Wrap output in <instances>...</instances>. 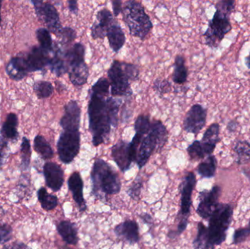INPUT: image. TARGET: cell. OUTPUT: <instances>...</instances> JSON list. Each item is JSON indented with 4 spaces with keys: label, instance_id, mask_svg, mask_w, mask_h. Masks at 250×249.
<instances>
[{
    "label": "cell",
    "instance_id": "1",
    "mask_svg": "<svg viewBox=\"0 0 250 249\" xmlns=\"http://www.w3.org/2000/svg\"><path fill=\"white\" fill-rule=\"evenodd\" d=\"M109 89V80L101 77L89 90V130L95 147L105 143L109 137L111 127L118 125L121 101L108 96Z\"/></svg>",
    "mask_w": 250,
    "mask_h": 249
},
{
    "label": "cell",
    "instance_id": "2",
    "mask_svg": "<svg viewBox=\"0 0 250 249\" xmlns=\"http://www.w3.org/2000/svg\"><path fill=\"white\" fill-rule=\"evenodd\" d=\"M235 7L236 1L233 0H221L216 4L215 13L204 34L205 44L209 48H218L226 35L231 31L230 16Z\"/></svg>",
    "mask_w": 250,
    "mask_h": 249
},
{
    "label": "cell",
    "instance_id": "3",
    "mask_svg": "<svg viewBox=\"0 0 250 249\" xmlns=\"http://www.w3.org/2000/svg\"><path fill=\"white\" fill-rule=\"evenodd\" d=\"M92 195L102 199L120 192V175L110 164L102 159H95L90 174Z\"/></svg>",
    "mask_w": 250,
    "mask_h": 249
},
{
    "label": "cell",
    "instance_id": "4",
    "mask_svg": "<svg viewBox=\"0 0 250 249\" xmlns=\"http://www.w3.org/2000/svg\"><path fill=\"white\" fill-rule=\"evenodd\" d=\"M168 139V132L166 126L158 120L151 122L148 133L143 137L138 148L135 163L139 169L144 168L151 155L164 147Z\"/></svg>",
    "mask_w": 250,
    "mask_h": 249
},
{
    "label": "cell",
    "instance_id": "5",
    "mask_svg": "<svg viewBox=\"0 0 250 249\" xmlns=\"http://www.w3.org/2000/svg\"><path fill=\"white\" fill-rule=\"evenodd\" d=\"M122 13L129 34L144 40L152 29L153 24L142 4L134 0L126 1Z\"/></svg>",
    "mask_w": 250,
    "mask_h": 249
},
{
    "label": "cell",
    "instance_id": "6",
    "mask_svg": "<svg viewBox=\"0 0 250 249\" xmlns=\"http://www.w3.org/2000/svg\"><path fill=\"white\" fill-rule=\"evenodd\" d=\"M233 207L227 203H219L209 218L208 237L210 242L215 246L221 245L227 237V231L233 219Z\"/></svg>",
    "mask_w": 250,
    "mask_h": 249
},
{
    "label": "cell",
    "instance_id": "7",
    "mask_svg": "<svg viewBox=\"0 0 250 249\" xmlns=\"http://www.w3.org/2000/svg\"><path fill=\"white\" fill-rule=\"evenodd\" d=\"M69 79L73 86L79 87L87 83L89 76V67L85 62V47L80 42L75 43L64 53Z\"/></svg>",
    "mask_w": 250,
    "mask_h": 249
},
{
    "label": "cell",
    "instance_id": "8",
    "mask_svg": "<svg viewBox=\"0 0 250 249\" xmlns=\"http://www.w3.org/2000/svg\"><path fill=\"white\" fill-rule=\"evenodd\" d=\"M57 146L60 161L66 165L71 163L80 152V131L63 130L59 137Z\"/></svg>",
    "mask_w": 250,
    "mask_h": 249
},
{
    "label": "cell",
    "instance_id": "9",
    "mask_svg": "<svg viewBox=\"0 0 250 249\" xmlns=\"http://www.w3.org/2000/svg\"><path fill=\"white\" fill-rule=\"evenodd\" d=\"M111 95L113 96H129L132 95L130 79L125 72L123 61L114 60L108 71Z\"/></svg>",
    "mask_w": 250,
    "mask_h": 249
},
{
    "label": "cell",
    "instance_id": "10",
    "mask_svg": "<svg viewBox=\"0 0 250 249\" xmlns=\"http://www.w3.org/2000/svg\"><path fill=\"white\" fill-rule=\"evenodd\" d=\"M35 13L39 20L46 26L47 29L54 35H60L62 29L60 15L57 9L51 3L42 1H32Z\"/></svg>",
    "mask_w": 250,
    "mask_h": 249
},
{
    "label": "cell",
    "instance_id": "11",
    "mask_svg": "<svg viewBox=\"0 0 250 249\" xmlns=\"http://www.w3.org/2000/svg\"><path fill=\"white\" fill-rule=\"evenodd\" d=\"M207 118V110L200 104H195L188 111L184 118V130L197 135L205 127Z\"/></svg>",
    "mask_w": 250,
    "mask_h": 249
},
{
    "label": "cell",
    "instance_id": "12",
    "mask_svg": "<svg viewBox=\"0 0 250 249\" xmlns=\"http://www.w3.org/2000/svg\"><path fill=\"white\" fill-rule=\"evenodd\" d=\"M222 190L220 186H214L211 190H205L199 194V204L197 208V213L202 219H209L216 208L218 206L219 198Z\"/></svg>",
    "mask_w": 250,
    "mask_h": 249
},
{
    "label": "cell",
    "instance_id": "13",
    "mask_svg": "<svg viewBox=\"0 0 250 249\" xmlns=\"http://www.w3.org/2000/svg\"><path fill=\"white\" fill-rule=\"evenodd\" d=\"M111 156L122 172L129 171L132 162H135L136 156L131 149L129 142L120 140L111 148Z\"/></svg>",
    "mask_w": 250,
    "mask_h": 249
},
{
    "label": "cell",
    "instance_id": "14",
    "mask_svg": "<svg viewBox=\"0 0 250 249\" xmlns=\"http://www.w3.org/2000/svg\"><path fill=\"white\" fill-rule=\"evenodd\" d=\"M196 185V177L192 172H188L183 179L181 190V211L182 217H189L192 206V195Z\"/></svg>",
    "mask_w": 250,
    "mask_h": 249
},
{
    "label": "cell",
    "instance_id": "15",
    "mask_svg": "<svg viewBox=\"0 0 250 249\" xmlns=\"http://www.w3.org/2000/svg\"><path fill=\"white\" fill-rule=\"evenodd\" d=\"M96 20L91 26L92 39H104L106 37L108 28L114 23L115 19L108 9H101L97 13Z\"/></svg>",
    "mask_w": 250,
    "mask_h": 249
},
{
    "label": "cell",
    "instance_id": "16",
    "mask_svg": "<svg viewBox=\"0 0 250 249\" xmlns=\"http://www.w3.org/2000/svg\"><path fill=\"white\" fill-rule=\"evenodd\" d=\"M80 106L77 101L70 100L64 106V114L60 119L63 130H79L81 122Z\"/></svg>",
    "mask_w": 250,
    "mask_h": 249
},
{
    "label": "cell",
    "instance_id": "17",
    "mask_svg": "<svg viewBox=\"0 0 250 249\" xmlns=\"http://www.w3.org/2000/svg\"><path fill=\"white\" fill-rule=\"evenodd\" d=\"M43 175L45 184L52 191L59 192L64 184V171L55 162H48L44 165Z\"/></svg>",
    "mask_w": 250,
    "mask_h": 249
},
{
    "label": "cell",
    "instance_id": "18",
    "mask_svg": "<svg viewBox=\"0 0 250 249\" xmlns=\"http://www.w3.org/2000/svg\"><path fill=\"white\" fill-rule=\"evenodd\" d=\"M24 58L29 73L43 70L46 66H49L51 59L49 53L40 46H34Z\"/></svg>",
    "mask_w": 250,
    "mask_h": 249
},
{
    "label": "cell",
    "instance_id": "19",
    "mask_svg": "<svg viewBox=\"0 0 250 249\" xmlns=\"http://www.w3.org/2000/svg\"><path fill=\"white\" fill-rule=\"evenodd\" d=\"M67 185L69 190L71 192L73 200L79 207V211L81 213L86 211L87 206L83 197V181L80 172L77 171L73 172L68 178Z\"/></svg>",
    "mask_w": 250,
    "mask_h": 249
},
{
    "label": "cell",
    "instance_id": "20",
    "mask_svg": "<svg viewBox=\"0 0 250 249\" xmlns=\"http://www.w3.org/2000/svg\"><path fill=\"white\" fill-rule=\"evenodd\" d=\"M114 233L120 239L131 245L138 244L140 240L139 228L135 221L127 220L114 228Z\"/></svg>",
    "mask_w": 250,
    "mask_h": 249
},
{
    "label": "cell",
    "instance_id": "21",
    "mask_svg": "<svg viewBox=\"0 0 250 249\" xmlns=\"http://www.w3.org/2000/svg\"><path fill=\"white\" fill-rule=\"evenodd\" d=\"M7 76L14 80H21L24 78L28 73L27 64L24 57H16L12 58L5 67Z\"/></svg>",
    "mask_w": 250,
    "mask_h": 249
},
{
    "label": "cell",
    "instance_id": "22",
    "mask_svg": "<svg viewBox=\"0 0 250 249\" xmlns=\"http://www.w3.org/2000/svg\"><path fill=\"white\" fill-rule=\"evenodd\" d=\"M106 37L110 47L114 52L118 53L124 46L126 37L124 31L117 20L108 28Z\"/></svg>",
    "mask_w": 250,
    "mask_h": 249
},
{
    "label": "cell",
    "instance_id": "23",
    "mask_svg": "<svg viewBox=\"0 0 250 249\" xmlns=\"http://www.w3.org/2000/svg\"><path fill=\"white\" fill-rule=\"evenodd\" d=\"M53 54L54 56L51 57L49 64L50 70L57 77H61L63 75L68 73V67L64 57V53H63L61 48L55 44Z\"/></svg>",
    "mask_w": 250,
    "mask_h": 249
},
{
    "label": "cell",
    "instance_id": "24",
    "mask_svg": "<svg viewBox=\"0 0 250 249\" xmlns=\"http://www.w3.org/2000/svg\"><path fill=\"white\" fill-rule=\"evenodd\" d=\"M58 233L63 241L69 245H76L79 242L77 228L69 221H62L57 227Z\"/></svg>",
    "mask_w": 250,
    "mask_h": 249
},
{
    "label": "cell",
    "instance_id": "25",
    "mask_svg": "<svg viewBox=\"0 0 250 249\" xmlns=\"http://www.w3.org/2000/svg\"><path fill=\"white\" fill-rule=\"evenodd\" d=\"M18 116L14 113H10L7 115L5 121L3 123L1 127V137L5 140L16 141L19 137V132H18Z\"/></svg>",
    "mask_w": 250,
    "mask_h": 249
},
{
    "label": "cell",
    "instance_id": "26",
    "mask_svg": "<svg viewBox=\"0 0 250 249\" xmlns=\"http://www.w3.org/2000/svg\"><path fill=\"white\" fill-rule=\"evenodd\" d=\"M188 77V67L185 65V58L182 55H177L173 64V73L172 80L176 84H184Z\"/></svg>",
    "mask_w": 250,
    "mask_h": 249
},
{
    "label": "cell",
    "instance_id": "27",
    "mask_svg": "<svg viewBox=\"0 0 250 249\" xmlns=\"http://www.w3.org/2000/svg\"><path fill=\"white\" fill-rule=\"evenodd\" d=\"M192 246L193 249H214V246L210 242L208 228L202 222L198 224V233Z\"/></svg>",
    "mask_w": 250,
    "mask_h": 249
},
{
    "label": "cell",
    "instance_id": "28",
    "mask_svg": "<svg viewBox=\"0 0 250 249\" xmlns=\"http://www.w3.org/2000/svg\"><path fill=\"white\" fill-rule=\"evenodd\" d=\"M33 147L34 150L44 160H48V159H52L54 157V150L43 136L38 134L35 137Z\"/></svg>",
    "mask_w": 250,
    "mask_h": 249
},
{
    "label": "cell",
    "instance_id": "29",
    "mask_svg": "<svg viewBox=\"0 0 250 249\" xmlns=\"http://www.w3.org/2000/svg\"><path fill=\"white\" fill-rule=\"evenodd\" d=\"M217 161L215 156H207L204 162H201L197 168L198 174L202 178H211L214 177L217 171Z\"/></svg>",
    "mask_w": 250,
    "mask_h": 249
},
{
    "label": "cell",
    "instance_id": "30",
    "mask_svg": "<svg viewBox=\"0 0 250 249\" xmlns=\"http://www.w3.org/2000/svg\"><path fill=\"white\" fill-rule=\"evenodd\" d=\"M38 198L41 207L46 211L54 210L58 206V198L57 196L49 194L44 187H41L38 190Z\"/></svg>",
    "mask_w": 250,
    "mask_h": 249
},
{
    "label": "cell",
    "instance_id": "31",
    "mask_svg": "<svg viewBox=\"0 0 250 249\" xmlns=\"http://www.w3.org/2000/svg\"><path fill=\"white\" fill-rule=\"evenodd\" d=\"M233 151L237 155L239 165L250 162V143L248 140H238Z\"/></svg>",
    "mask_w": 250,
    "mask_h": 249
},
{
    "label": "cell",
    "instance_id": "32",
    "mask_svg": "<svg viewBox=\"0 0 250 249\" xmlns=\"http://www.w3.org/2000/svg\"><path fill=\"white\" fill-rule=\"evenodd\" d=\"M37 39L39 42L40 47L47 52L54 53V45L53 43L51 33L45 28H40L36 32Z\"/></svg>",
    "mask_w": 250,
    "mask_h": 249
},
{
    "label": "cell",
    "instance_id": "33",
    "mask_svg": "<svg viewBox=\"0 0 250 249\" xmlns=\"http://www.w3.org/2000/svg\"><path fill=\"white\" fill-rule=\"evenodd\" d=\"M54 88L52 83L45 80H39L33 84V91L39 99H46L54 93Z\"/></svg>",
    "mask_w": 250,
    "mask_h": 249
},
{
    "label": "cell",
    "instance_id": "34",
    "mask_svg": "<svg viewBox=\"0 0 250 249\" xmlns=\"http://www.w3.org/2000/svg\"><path fill=\"white\" fill-rule=\"evenodd\" d=\"M31 151L30 142L27 137H23L21 144V168L23 171H27L30 165Z\"/></svg>",
    "mask_w": 250,
    "mask_h": 249
},
{
    "label": "cell",
    "instance_id": "35",
    "mask_svg": "<svg viewBox=\"0 0 250 249\" xmlns=\"http://www.w3.org/2000/svg\"><path fill=\"white\" fill-rule=\"evenodd\" d=\"M220 126L218 123H213L204 133L201 142L204 143H213L217 145L221 141L220 137Z\"/></svg>",
    "mask_w": 250,
    "mask_h": 249
},
{
    "label": "cell",
    "instance_id": "36",
    "mask_svg": "<svg viewBox=\"0 0 250 249\" xmlns=\"http://www.w3.org/2000/svg\"><path fill=\"white\" fill-rule=\"evenodd\" d=\"M187 152L191 160L198 161L207 156L204 145L200 140H195L192 144L189 145Z\"/></svg>",
    "mask_w": 250,
    "mask_h": 249
},
{
    "label": "cell",
    "instance_id": "37",
    "mask_svg": "<svg viewBox=\"0 0 250 249\" xmlns=\"http://www.w3.org/2000/svg\"><path fill=\"white\" fill-rule=\"evenodd\" d=\"M151 122L148 115H141L138 117L135 122V133L146 135L148 133Z\"/></svg>",
    "mask_w": 250,
    "mask_h": 249
},
{
    "label": "cell",
    "instance_id": "38",
    "mask_svg": "<svg viewBox=\"0 0 250 249\" xmlns=\"http://www.w3.org/2000/svg\"><path fill=\"white\" fill-rule=\"evenodd\" d=\"M58 37L61 39L62 45H67L75 40L76 38V32L72 28L64 27L62 28Z\"/></svg>",
    "mask_w": 250,
    "mask_h": 249
},
{
    "label": "cell",
    "instance_id": "39",
    "mask_svg": "<svg viewBox=\"0 0 250 249\" xmlns=\"http://www.w3.org/2000/svg\"><path fill=\"white\" fill-rule=\"evenodd\" d=\"M143 187V181L141 178H135V181L132 183L130 187H129L127 190V194L133 200H137L141 194V190Z\"/></svg>",
    "mask_w": 250,
    "mask_h": 249
},
{
    "label": "cell",
    "instance_id": "40",
    "mask_svg": "<svg viewBox=\"0 0 250 249\" xmlns=\"http://www.w3.org/2000/svg\"><path fill=\"white\" fill-rule=\"evenodd\" d=\"M13 229L10 225L0 222V244H4L11 240Z\"/></svg>",
    "mask_w": 250,
    "mask_h": 249
},
{
    "label": "cell",
    "instance_id": "41",
    "mask_svg": "<svg viewBox=\"0 0 250 249\" xmlns=\"http://www.w3.org/2000/svg\"><path fill=\"white\" fill-rule=\"evenodd\" d=\"M250 235V230L248 227L236 229L235 230L234 234H233V244L237 245V244H242L248 239Z\"/></svg>",
    "mask_w": 250,
    "mask_h": 249
},
{
    "label": "cell",
    "instance_id": "42",
    "mask_svg": "<svg viewBox=\"0 0 250 249\" xmlns=\"http://www.w3.org/2000/svg\"><path fill=\"white\" fill-rule=\"evenodd\" d=\"M172 85L167 80L157 79L154 83V89L160 95L169 93L171 91Z\"/></svg>",
    "mask_w": 250,
    "mask_h": 249
},
{
    "label": "cell",
    "instance_id": "43",
    "mask_svg": "<svg viewBox=\"0 0 250 249\" xmlns=\"http://www.w3.org/2000/svg\"><path fill=\"white\" fill-rule=\"evenodd\" d=\"M123 66H124L125 72H126V75L130 79L131 81H135V80H138L140 72L139 69L135 64L123 62Z\"/></svg>",
    "mask_w": 250,
    "mask_h": 249
},
{
    "label": "cell",
    "instance_id": "44",
    "mask_svg": "<svg viewBox=\"0 0 250 249\" xmlns=\"http://www.w3.org/2000/svg\"><path fill=\"white\" fill-rule=\"evenodd\" d=\"M8 149V142L0 136V168L2 166L4 159L7 157Z\"/></svg>",
    "mask_w": 250,
    "mask_h": 249
},
{
    "label": "cell",
    "instance_id": "45",
    "mask_svg": "<svg viewBox=\"0 0 250 249\" xmlns=\"http://www.w3.org/2000/svg\"><path fill=\"white\" fill-rule=\"evenodd\" d=\"M188 222H188V218L181 216V219H179V224H178L177 230L175 232L174 237L181 235L184 231H185V230L188 228Z\"/></svg>",
    "mask_w": 250,
    "mask_h": 249
},
{
    "label": "cell",
    "instance_id": "46",
    "mask_svg": "<svg viewBox=\"0 0 250 249\" xmlns=\"http://www.w3.org/2000/svg\"><path fill=\"white\" fill-rule=\"evenodd\" d=\"M2 249H32L26 244L21 242H13L12 244H7Z\"/></svg>",
    "mask_w": 250,
    "mask_h": 249
},
{
    "label": "cell",
    "instance_id": "47",
    "mask_svg": "<svg viewBox=\"0 0 250 249\" xmlns=\"http://www.w3.org/2000/svg\"><path fill=\"white\" fill-rule=\"evenodd\" d=\"M111 3H112L113 11H114V16L117 17L123 12V1H119V0H114Z\"/></svg>",
    "mask_w": 250,
    "mask_h": 249
},
{
    "label": "cell",
    "instance_id": "48",
    "mask_svg": "<svg viewBox=\"0 0 250 249\" xmlns=\"http://www.w3.org/2000/svg\"><path fill=\"white\" fill-rule=\"evenodd\" d=\"M68 9L73 14L77 15L78 12H79V6H78L77 1H68Z\"/></svg>",
    "mask_w": 250,
    "mask_h": 249
},
{
    "label": "cell",
    "instance_id": "49",
    "mask_svg": "<svg viewBox=\"0 0 250 249\" xmlns=\"http://www.w3.org/2000/svg\"><path fill=\"white\" fill-rule=\"evenodd\" d=\"M238 127H239V123L237 121L232 120V121H229V123H228L227 130L229 133H233L236 132Z\"/></svg>",
    "mask_w": 250,
    "mask_h": 249
},
{
    "label": "cell",
    "instance_id": "50",
    "mask_svg": "<svg viewBox=\"0 0 250 249\" xmlns=\"http://www.w3.org/2000/svg\"><path fill=\"white\" fill-rule=\"evenodd\" d=\"M141 218L144 221V223L147 224V225H151V222H152V218L147 213H144V214L141 215Z\"/></svg>",
    "mask_w": 250,
    "mask_h": 249
},
{
    "label": "cell",
    "instance_id": "51",
    "mask_svg": "<svg viewBox=\"0 0 250 249\" xmlns=\"http://www.w3.org/2000/svg\"><path fill=\"white\" fill-rule=\"evenodd\" d=\"M245 65H246V67H248L249 70H250V52L249 56H248V57L245 58Z\"/></svg>",
    "mask_w": 250,
    "mask_h": 249
},
{
    "label": "cell",
    "instance_id": "52",
    "mask_svg": "<svg viewBox=\"0 0 250 249\" xmlns=\"http://www.w3.org/2000/svg\"><path fill=\"white\" fill-rule=\"evenodd\" d=\"M1 4H2V1H0V25H1Z\"/></svg>",
    "mask_w": 250,
    "mask_h": 249
},
{
    "label": "cell",
    "instance_id": "53",
    "mask_svg": "<svg viewBox=\"0 0 250 249\" xmlns=\"http://www.w3.org/2000/svg\"><path fill=\"white\" fill-rule=\"evenodd\" d=\"M62 249H72L71 248H70V247H63Z\"/></svg>",
    "mask_w": 250,
    "mask_h": 249
},
{
    "label": "cell",
    "instance_id": "54",
    "mask_svg": "<svg viewBox=\"0 0 250 249\" xmlns=\"http://www.w3.org/2000/svg\"><path fill=\"white\" fill-rule=\"evenodd\" d=\"M248 228H249V229L250 230V221L249 224H248Z\"/></svg>",
    "mask_w": 250,
    "mask_h": 249
}]
</instances>
